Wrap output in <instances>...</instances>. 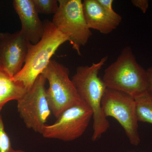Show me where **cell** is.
<instances>
[{
    "instance_id": "cell-11",
    "label": "cell",
    "mask_w": 152,
    "mask_h": 152,
    "mask_svg": "<svg viewBox=\"0 0 152 152\" xmlns=\"http://www.w3.org/2000/svg\"><path fill=\"white\" fill-rule=\"evenodd\" d=\"M83 12L88 27L102 34H107L120 24L122 18L118 14L112 15L100 5L97 0H85L83 2Z\"/></svg>"
},
{
    "instance_id": "cell-4",
    "label": "cell",
    "mask_w": 152,
    "mask_h": 152,
    "mask_svg": "<svg viewBox=\"0 0 152 152\" xmlns=\"http://www.w3.org/2000/svg\"><path fill=\"white\" fill-rule=\"evenodd\" d=\"M48 81L47 99L52 113L58 118L66 110L82 102L65 66L51 60L42 73Z\"/></svg>"
},
{
    "instance_id": "cell-12",
    "label": "cell",
    "mask_w": 152,
    "mask_h": 152,
    "mask_svg": "<svg viewBox=\"0 0 152 152\" xmlns=\"http://www.w3.org/2000/svg\"><path fill=\"white\" fill-rule=\"evenodd\" d=\"M27 91L24 87L13 80L0 67V113L8 102L18 100Z\"/></svg>"
},
{
    "instance_id": "cell-15",
    "label": "cell",
    "mask_w": 152,
    "mask_h": 152,
    "mask_svg": "<svg viewBox=\"0 0 152 152\" xmlns=\"http://www.w3.org/2000/svg\"><path fill=\"white\" fill-rule=\"evenodd\" d=\"M11 140L5 130L4 126L0 113V152H13Z\"/></svg>"
},
{
    "instance_id": "cell-18",
    "label": "cell",
    "mask_w": 152,
    "mask_h": 152,
    "mask_svg": "<svg viewBox=\"0 0 152 152\" xmlns=\"http://www.w3.org/2000/svg\"><path fill=\"white\" fill-rule=\"evenodd\" d=\"M148 78V91L152 93V66L147 70Z\"/></svg>"
},
{
    "instance_id": "cell-20",
    "label": "cell",
    "mask_w": 152,
    "mask_h": 152,
    "mask_svg": "<svg viewBox=\"0 0 152 152\" xmlns=\"http://www.w3.org/2000/svg\"><path fill=\"white\" fill-rule=\"evenodd\" d=\"M0 67H1V66H0Z\"/></svg>"
},
{
    "instance_id": "cell-5",
    "label": "cell",
    "mask_w": 152,
    "mask_h": 152,
    "mask_svg": "<svg viewBox=\"0 0 152 152\" xmlns=\"http://www.w3.org/2000/svg\"><path fill=\"white\" fill-rule=\"evenodd\" d=\"M59 7L52 23L61 32L67 36L72 48L79 56L92 35L86 22L81 0H59Z\"/></svg>"
},
{
    "instance_id": "cell-16",
    "label": "cell",
    "mask_w": 152,
    "mask_h": 152,
    "mask_svg": "<svg viewBox=\"0 0 152 152\" xmlns=\"http://www.w3.org/2000/svg\"><path fill=\"white\" fill-rule=\"evenodd\" d=\"M98 2L109 14L112 15H117L118 14L113 9V5L114 1L113 0H97Z\"/></svg>"
},
{
    "instance_id": "cell-1",
    "label": "cell",
    "mask_w": 152,
    "mask_h": 152,
    "mask_svg": "<svg viewBox=\"0 0 152 152\" xmlns=\"http://www.w3.org/2000/svg\"><path fill=\"white\" fill-rule=\"evenodd\" d=\"M107 58L104 56L90 66H79L72 80L81 99L92 111L94 141L99 139L110 127L102 107V99L107 88L99 75Z\"/></svg>"
},
{
    "instance_id": "cell-17",
    "label": "cell",
    "mask_w": 152,
    "mask_h": 152,
    "mask_svg": "<svg viewBox=\"0 0 152 152\" xmlns=\"http://www.w3.org/2000/svg\"><path fill=\"white\" fill-rule=\"evenodd\" d=\"M131 2L133 5L140 9L143 13L146 12L149 6V1L148 0H132Z\"/></svg>"
},
{
    "instance_id": "cell-8",
    "label": "cell",
    "mask_w": 152,
    "mask_h": 152,
    "mask_svg": "<svg viewBox=\"0 0 152 152\" xmlns=\"http://www.w3.org/2000/svg\"><path fill=\"white\" fill-rule=\"evenodd\" d=\"M92 111L83 101L63 112L51 125H46L41 134L45 138L75 140L86 132L93 118Z\"/></svg>"
},
{
    "instance_id": "cell-13",
    "label": "cell",
    "mask_w": 152,
    "mask_h": 152,
    "mask_svg": "<svg viewBox=\"0 0 152 152\" xmlns=\"http://www.w3.org/2000/svg\"><path fill=\"white\" fill-rule=\"evenodd\" d=\"M134 99L138 121L152 124V93L147 91Z\"/></svg>"
},
{
    "instance_id": "cell-10",
    "label": "cell",
    "mask_w": 152,
    "mask_h": 152,
    "mask_svg": "<svg viewBox=\"0 0 152 152\" xmlns=\"http://www.w3.org/2000/svg\"><path fill=\"white\" fill-rule=\"evenodd\" d=\"M13 4L21 23V31L31 43H37L43 35L44 25L32 0H14Z\"/></svg>"
},
{
    "instance_id": "cell-9",
    "label": "cell",
    "mask_w": 152,
    "mask_h": 152,
    "mask_svg": "<svg viewBox=\"0 0 152 152\" xmlns=\"http://www.w3.org/2000/svg\"><path fill=\"white\" fill-rule=\"evenodd\" d=\"M30 43L20 31L0 33V66L11 77L23 66Z\"/></svg>"
},
{
    "instance_id": "cell-14",
    "label": "cell",
    "mask_w": 152,
    "mask_h": 152,
    "mask_svg": "<svg viewBox=\"0 0 152 152\" xmlns=\"http://www.w3.org/2000/svg\"><path fill=\"white\" fill-rule=\"evenodd\" d=\"M32 1L38 13L54 15L58 9L59 4L57 0H32Z\"/></svg>"
},
{
    "instance_id": "cell-2",
    "label": "cell",
    "mask_w": 152,
    "mask_h": 152,
    "mask_svg": "<svg viewBox=\"0 0 152 152\" xmlns=\"http://www.w3.org/2000/svg\"><path fill=\"white\" fill-rule=\"evenodd\" d=\"M43 25L42 37L37 44L30 43L23 66L12 78L27 91L42 73L58 48L66 42H69L67 36L61 32L52 21L45 20Z\"/></svg>"
},
{
    "instance_id": "cell-7",
    "label": "cell",
    "mask_w": 152,
    "mask_h": 152,
    "mask_svg": "<svg viewBox=\"0 0 152 152\" xmlns=\"http://www.w3.org/2000/svg\"><path fill=\"white\" fill-rule=\"evenodd\" d=\"M46 81L41 74L32 88L17 101L18 112L26 127L40 134L52 113L47 99Z\"/></svg>"
},
{
    "instance_id": "cell-19",
    "label": "cell",
    "mask_w": 152,
    "mask_h": 152,
    "mask_svg": "<svg viewBox=\"0 0 152 152\" xmlns=\"http://www.w3.org/2000/svg\"><path fill=\"white\" fill-rule=\"evenodd\" d=\"M13 152H26L24 151H22V150H14Z\"/></svg>"
},
{
    "instance_id": "cell-3",
    "label": "cell",
    "mask_w": 152,
    "mask_h": 152,
    "mask_svg": "<svg viewBox=\"0 0 152 152\" xmlns=\"http://www.w3.org/2000/svg\"><path fill=\"white\" fill-rule=\"evenodd\" d=\"M102 80L108 88L134 99L148 90L147 70L137 62L130 47L123 49L116 61L106 68Z\"/></svg>"
},
{
    "instance_id": "cell-6",
    "label": "cell",
    "mask_w": 152,
    "mask_h": 152,
    "mask_svg": "<svg viewBox=\"0 0 152 152\" xmlns=\"http://www.w3.org/2000/svg\"><path fill=\"white\" fill-rule=\"evenodd\" d=\"M102 107L107 118L113 117L119 123L131 144L139 145L140 139L134 99L127 94L107 88L102 99Z\"/></svg>"
}]
</instances>
